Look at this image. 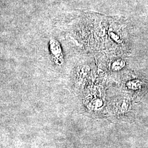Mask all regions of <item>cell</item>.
Listing matches in <instances>:
<instances>
[{"instance_id": "obj_1", "label": "cell", "mask_w": 148, "mask_h": 148, "mask_svg": "<svg viewBox=\"0 0 148 148\" xmlns=\"http://www.w3.org/2000/svg\"><path fill=\"white\" fill-rule=\"evenodd\" d=\"M49 49L51 58L57 65H61L64 63L63 53L60 43L54 38H51L49 42Z\"/></svg>"}, {"instance_id": "obj_2", "label": "cell", "mask_w": 148, "mask_h": 148, "mask_svg": "<svg viewBox=\"0 0 148 148\" xmlns=\"http://www.w3.org/2000/svg\"><path fill=\"white\" fill-rule=\"evenodd\" d=\"M126 65L124 60L122 59H117L113 62L111 65V69L113 71H119L123 69Z\"/></svg>"}]
</instances>
